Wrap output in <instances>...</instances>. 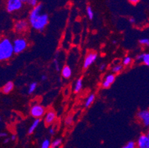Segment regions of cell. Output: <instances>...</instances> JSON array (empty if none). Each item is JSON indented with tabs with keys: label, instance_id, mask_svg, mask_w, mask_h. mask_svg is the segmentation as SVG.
Here are the masks:
<instances>
[{
	"label": "cell",
	"instance_id": "obj_1",
	"mask_svg": "<svg viewBox=\"0 0 149 148\" xmlns=\"http://www.w3.org/2000/svg\"><path fill=\"white\" fill-rule=\"evenodd\" d=\"M43 5L39 4L33 8L29 15V23L34 30L42 32L48 25L49 18L46 13H43Z\"/></svg>",
	"mask_w": 149,
	"mask_h": 148
},
{
	"label": "cell",
	"instance_id": "obj_2",
	"mask_svg": "<svg viewBox=\"0 0 149 148\" xmlns=\"http://www.w3.org/2000/svg\"><path fill=\"white\" fill-rule=\"evenodd\" d=\"M14 54L13 42L8 38H3L0 42V60L7 61Z\"/></svg>",
	"mask_w": 149,
	"mask_h": 148
},
{
	"label": "cell",
	"instance_id": "obj_3",
	"mask_svg": "<svg viewBox=\"0 0 149 148\" xmlns=\"http://www.w3.org/2000/svg\"><path fill=\"white\" fill-rule=\"evenodd\" d=\"M14 54H19L22 53L28 47V42L23 37H19L15 39L13 42Z\"/></svg>",
	"mask_w": 149,
	"mask_h": 148
},
{
	"label": "cell",
	"instance_id": "obj_4",
	"mask_svg": "<svg viewBox=\"0 0 149 148\" xmlns=\"http://www.w3.org/2000/svg\"><path fill=\"white\" fill-rule=\"evenodd\" d=\"M23 2L21 0H8L6 3V10L9 13H13L22 8Z\"/></svg>",
	"mask_w": 149,
	"mask_h": 148
},
{
	"label": "cell",
	"instance_id": "obj_5",
	"mask_svg": "<svg viewBox=\"0 0 149 148\" xmlns=\"http://www.w3.org/2000/svg\"><path fill=\"white\" fill-rule=\"evenodd\" d=\"M31 115L36 119H41L42 116L45 115V109L43 106L40 105V104H34L31 107Z\"/></svg>",
	"mask_w": 149,
	"mask_h": 148
},
{
	"label": "cell",
	"instance_id": "obj_6",
	"mask_svg": "<svg viewBox=\"0 0 149 148\" xmlns=\"http://www.w3.org/2000/svg\"><path fill=\"white\" fill-rule=\"evenodd\" d=\"M136 118L145 127H149V110H141L136 114Z\"/></svg>",
	"mask_w": 149,
	"mask_h": 148
},
{
	"label": "cell",
	"instance_id": "obj_7",
	"mask_svg": "<svg viewBox=\"0 0 149 148\" xmlns=\"http://www.w3.org/2000/svg\"><path fill=\"white\" fill-rule=\"evenodd\" d=\"M97 54L96 52H89L87 55L85 56V58L84 59V63H83V68L84 69H88L91 65L95 62L97 59Z\"/></svg>",
	"mask_w": 149,
	"mask_h": 148
},
{
	"label": "cell",
	"instance_id": "obj_8",
	"mask_svg": "<svg viewBox=\"0 0 149 148\" xmlns=\"http://www.w3.org/2000/svg\"><path fill=\"white\" fill-rule=\"evenodd\" d=\"M136 143V148H149V138L146 133L141 134Z\"/></svg>",
	"mask_w": 149,
	"mask_h": 148
},
{
	"label": "cell",
	"instance_id": "obj_9",
	"mask_svg": "<svg viewBox=\"0 0 149 148\" xmlns=\"http://www.w3.org/2000/svg\"><path fill=\"white\" fill-rule=\"evenodd\" d=\"M28 28V22L25 20H19L14 24V30L17 33H23Z\"/></svg>",
	"mask_w": 149,
	"mask_h": 148
},
{
	"label": "cell",
	"instance_id": "obj_10",
	"mask_svg": "<svg viewBox=\"0 0 149 148\" xmlns=\"http://www.w3.org/2000/svg\"><path fill=\"white\" fill-rule=\"evenodd\" d=\"M56 119V113L54 112L52 110H50L48 112L46 113L45 115V124L46 125H51L55 122Z\"/></svg>",
	"mask_w": 149,
	"mask_h": 148
},
{
	"label": "cell",
	"instance_id": "obj_11",
	"mask_svg": "<svg viewBox=\"0 0 149 148\" xmlns=\"http://www.w3.org/2000/svg\"><path fill=\"white\" fill-rule=\"evenodd\" d=\"M115 79H116L115 74H113V73H110V74H108V75L104 78L103 81H102V87L103 88H110V86H111L113 82H114Z\"/></svg>",
	"mask_w": 149,
	"mask_h": 148
},
{
	"label": "cell",
	"instance_id": "obj_12",
	"mask_svg": "<svg viewBox=\"0 0 149 148\" xmlns=\"http://www.w3.org/2000/svg\"><path fill=\"white\" fill-rule=\"evenodd\" d=\"M83 87V80L82 78H79L76 80L74 86V91L75 93H79L82 90Z\"/></svg>",
	"mask_w": 149,
	"mask_h": 148
},
{
	"label": "cell",
	"instance_id": "obj_13",
	"mask_svg": "<svg viewBox=\"0 0 149 148\" xmlns=\"http://www.w3.org/2000/svg\"><path fill=\"white\" fill-rule=\"evenodd\" d=\"M13 88H14V85L12 81H8L7 83H5V85L2 87V93L4 94H8L10 92L13 90Z\"/></svg>",
	"mask_w": 149,
	"mask_h": 148
},
{
	"label": "cell",
	"instance_id": "obj_14",
	"mask_svg": "<svg viewBox=\"0 0 149 148\" xmlns=\"http://www.w3.org/2000/svg\"><path fill=\"white\" fill-rule=\"evenodd\" d=\"M61 74L62 76L65 79H69L71 75H72V70L69 66L66 65L62 67V70H61Z\"/></svg>",
	"mask_w": 149,
	"mask_h": 148
},
{
	"label": "cell",
	"instance_id": "obj_15",
	"mask_svg": "<svg viewBox=\"0 0 149 148\" xmlns=\"http://www.w3.org/2000/svg\"><path fill=\"white\" fill-rule=\"evenodd\" d=\"M40 122H41L40 119H34V121L33 122V123L31 124V125L30 126V127L28 128V134H30V135H31V134H33V133H34L35 130H36V129L38 127L39 124H40Z\"/></svg>",
	"mask_w": 149,
	"mask_h": 148
},
{
	"label": "cell",
	"instance_id": "obj_16",
	"mask_svg": "<svg viewBox=\"0 0 149 148\" xmlns=\"http://www.w3.org/2000/svg\"><path fill=\"white\" fill-rule=\"evenodd\" d=\"M95 94L94 93H91V94L89 95L86 99L85 101V108H89L91 105L93 103V101H95Z\"/></svg>",
	"mask_w": 149,
	"mask_h": 148
},
{
	"label": "cell",
	"instance_id": "obj_17",
	"mask_svg": "<svg viewBox=\"0 0 149 148\" xmlns=\"http://www.w3.org/2000/svg\"><path fill=\"white\" fill-rule=\"evenodd\" d=\"M123 70V65L121 64H119V65H113L111 68V71L113 74H118V73H121Z\"/></svg>",
	"mask_w": 149,
	"mask_h": 148
},
{
	"label": "cell",
	"instance_id": "obj_18",
	"mask_svg": "<svg viewBox=\"0 0 149 148\" xmlns=\"http://www.w3.org/2000/svg\"><path fill=\"white\" fill-rule=\"evenodd\" d=\"M37 88V83L36 82H32L29 85L28 89V93L29 94H32L33 93H34V91Z\"/></svg>",
	"mask_w": 149,
	"mask_h": 148
},
{
	"label": "cell",
	"instance_id": "obj_19",
	"mask_svg": "<svg viewBox=\"0 0 149 148\" xmlns=\"http://www.w3.org/2000/svg\"><path fill=\"white\" fill-rule=\"evenodd\" d=\"M62 145V139L56 138L51 142V148H59Z\"/></svg>",
	"mask_w": 149,
	"mask_h": 148
},
{
	"label": "cell",
	"instance_id": "obj_20",
	"mask_svg": "<svg viewBox=\"0 0 149 148\" xmlns=\"http://www.w3.org/2000/svg\"><path fill=\"white\" fill-rule=\"evenodd\" d=\"M40 148H51V142L49 139L46 138L41 143Z\"/></svg>",
	"mask_w": 149,
	"mask_h": 148
},
{
	"label": "cell",
	"instance_id": "obj_21",
	"mask_svg": "<svg viewBox=\"0 0 149 148\" xmlns=\"http://www.w3.org/2000/svg\"><path fill=\"white\" fill-rule=\"evenodd\" d=\"M131 62H132V58H131V56H125L124 59H123L122 65H123V66H128V65H131Z\"/></svg>",
	"mask_w": 149,
	"mask_h": 148
},
{
	"label": "cell",
	"instance_id": "obj_22",
	"mask_svg": "<svg viewBox=\"0 0 149 148\" xmlns=\"http://www.w3.org/2000/svg\"><path fill=\"white\" fill-rule=\"evenodd\" d=\"M122 148H136V143L134 141H130L127 142Z\"/></svg>",
	"mask_w": 149,
	"mask_h": 148
},
{
	"label": "cell",
	"instance_id": "obj_23",
	"mask_svg": "<svg viewBox=\"0 0 149 148\" xmlns=\"http://www.w3.org/2000/svg\"><path fill=\"white\" fill-rule=\"evenodd\" d=\"M86 13H87L88 17L89 19H93V11L92 10V8L91 6H88L86 8Z\"/></svg>",
	"mask_w": 149,
	"mask_h": 148
},
{
	"label": "cell",
	"instance_id": "obj_24",
	"mask_svg": "<svg viewBox=\"0 0 149 148\" xmlns=\"http://www.w3.org/2000/svg\"><path fill=\"white\" fill-rule=\"evenodd\" d=\"M143 62L145 65L149 67V53H146V54H144V56H143Z\"/></svg>",
	"mask_w": 149,
	"mask_h": 148
},
{
	"label": "cell",
	"instance_id": "obj_25",
	"mask_svg": "<svg viewBox=\"0 0 149 148\" xmlns=\"http://www.w3.org/2000/svg\"><path fill=\"white\" fill-rule=\"evenodd\" d=\"M139 43L143 46H149V39L148 38H143L139 40Z\"/></svg>",
	"mask_w": 149,
	"mask_h": 148
},
{
	"label": "cell",
	"instance_id": "obj_26",
	"mask_svg": "<svg viewBox=\"0 0 149 148\" xmlns=\"http://www.w3.org/2000/svg\"><path fill=\"white\" fill-rule=\"evenodd\" d=\"M28 2L31 6L33 7V8L36 7L37 5H39V4H38V0H28V2Z\"/></svg>",
	"mask_w": 149,
	"mask_h": 148
},
{
	"label": "cell",
	"instance_id": "obj_27",
	"mask_svg": "<svg viewBox=\"0 0 149 148\" xmlns=\"http://www.w3.org/2000/svg\"><path fill=\"white\" fill-rule=\"evenodd\" d=\"M73 122V117L71 116H68L65 119V124L67 125H70Z\"/></svg>",
	"mask_w": 149,
	"mask_h": 148
},
{
	"label": "cell",
	"instance_id": "obj_28",
	"mask_svg": "<svg viewBox=\"0 0 149 148\" xmlns=\"http://www.w3.org/2000/svg\"><path fill=\"white\" fill-rule=\"evenodd\" d=\"M143 56H144V54H138L136 56V61L138 62H142L143 59Z\"/></svg>",
	"mask_w": 149,
	"mask_h": 148
},
{
	"label": "cell",
	"instance_id": "obj_29",
	"mask_svg": "<svg viewBox=\"0 0 149 148\" xmlns=\"http://www.w3.org/2000/svg\"><path fill=\"white\" fill-rule=\"evenodd\" d=\"M54 67H55V69H56V71H59V70H60L59 62H58L57 60H54Z\"/></svg>",
	"mask_w": 149,
	"mask_h": 148
},
{
	"label": "cell",
	"instance_id": "obj_30",
	"mask_svg": "<svg viewBox=\"0 0 149 148\" xmlns=\"http://www.w3.org/2000/svg\"><path fill=\"white\" fill-rule=\"evenodd\" d=\"M105 68H106V65L105 63H102L99 67V70L100 71H103L104 70H105Z\"/></svg>",
	"mask_w": 149,
	"mask_h": 148
},
{
	"label": "cell",
	"instance_id": "obj_31",
	"mask_svg": "<svg viewBox=\"0 0 149 148\" xmlns=\"http://www.w3.org/2000/svg\"><path fill=\"white\" fill-rule=\"evenodd\" d=\"M48 132H49V133L51 134V135H54V134H55L56 130H55V128H54V127H50L49 130H48Z\"/></svg>",
	"mask_w": 149,
	"mask_h": 148
},
{
	"label": "cell",
	"instance_id": "obj_32",
	"mask_svg": "<svg viewBox=\"0 0 149 148\" xmlns=\"http://www.w3.org/2000/svg\"><path fill=\"white\" fill-rule=\"evenodd\" d=\"M128 1H129L131 4H133V5H136V4H137L140 0H128Z\"/></svg>",
	"mask_w": 149,
	"mask_h": 148
},
{
	"label": "cell",
	"instance_id": "obj_33",
	"mask_svg": "<svg viewBox=\"0 0 149 148\" xmlns=\"http://www.w3.org/2000/svg\"><path fill=\"white\" fill-rule=\"evenodd\" d=\"M10 140L13 141V142H14V141L17 140V135H14V134L11 135V136H10Z\"/></svg>",
	"mask_w": 149,
	"mask_h": 148
},
{
	"label": "cell",
	"instance_id": "obj_34",
	"mask_svg": "<svg viewBox=\"0 0 149 148\" xmlns=\"http://www.w3.org/2000/svg\"><path fill=\"white\" fill-rule=\"evenodd\" d=\"M0 136L2 137V138H6V137L8 136V133L5 132H2L1 133V134H0Z\"/></svg>",
	"mask_w": 149,
	"mask_h": 148
},
{
	"label": "cell",
	"instance_id": "obj_35",
	"mask_svg": "<svg viewBox=\"0 0 149 148\" xmlns=\"http://www.w3.org/2000/svg\"><path fill=\"white\" fill-rule=\"evenodd\" d=\"M10 141H11L10 140V138H4L3 142H4V144H8L9 142H10Z\"/></svg>",
	"mask_w": 149,
	"mask_h": 148
},
{
	"label": "cell",
	"instance_id": "obj_36",
	"mask_svg": "<svg viewBox=\"0 0 149 148\" xmlns=\"http://www.w3.org/2000/svg\"><path fill=\"white\" fill-rule=\"evenodd\" d=\"M47 79H48V77H47V76L46 75H42L41 76L42 81H45V80H47Z\"/></svg>",
	"mask_w": 149,
	"mask_h": 148
},
{
	"label": "cell",
	"instance_id": "obj_37",
	"mask_svg": "<svg viewBox=\"0 0 149 148\" xmlns=\"http://www.w3.org/2000/svg\"><path fill=\"white\" fill-rule=\"evenodd\" d=\"M135 21H136V20H135V19L133 18V17H131V18L129 19V22L131 23V24H134V23H135Z\"/></svg>",
	"mask_w": 149,
	"mask_h": 148
},
{
	"label": "cell",
	"instance_id": "obj_38",
	"mask_svg": "<svg viewBox=\"0 0 149 148\" xmlns=\"http://www.w3.org/2000/svg\"><path fill=\"white\" fill-rule=\"evenodd\" d=\"M120 61L118 59V60H115L114 62H113V64H114V65H119V64H120Z\"/></svg>",
	"mask_w": 149,
	"mask_h": 148
},
{
	"label": "cell",
	"instance_id": "obj_39",
	"mask_svg": "<svg viewBox=\"0 0 149 148\" xmlns=\"http://www.w3.org/2000/svg\"><path fill=\"white\" fill-rule=\"evenodd\" d=\"M146 135H147L148 137V138H149V127H148L147 131H146Z\"/></svg>",
	"mask_w": 149,
	"mask_h": 148
},
{
	"label": "cell",
	"instance_id": "obj_40",
	"mask_svg": "<svg viewBox=\"0 0 149 148\" xmlns=\"http://www.w3.org/2000/svg\"><path fill=\"white\" fill-rule=\"evenodd\" d=\"M21 1L23 2V3H24V2H28V0H21Z\"/></svg>",
	"mask_w": 149,
	"mask_h": 148
},
{
	"label": "cell",
	"instance_id": "obj_41",
	"mask_svg": "<svg viewBox=\"0 0 149 148\" xmlns=\"http://www.w3.org/2000/svg\"><path fill=\"white\" fill-rule=\"evenodd\" d=\"M113 44H116V41H113Z\"/></svg>",
	"mask_w": 149,
	"mask_h": 148
}]
</instances>
